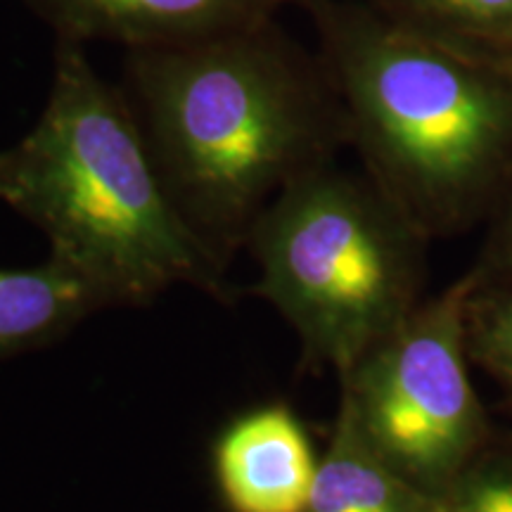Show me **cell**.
<instances>
[{
  "instance_id": "obj_8",
  "label": "cell",
  "mask_w": 512,
  "mask_h": 512,
  "mask_svg": "<svg viewBox=\"0 0 512 512\" xmlns=\"http://www.w3.org/2000/svg\"><path fill=\"white\" fill-rule=\"evenodd\" d=\"M304 512H446V503L394 470L339 399Z\"/></svg>"
},
{
  "instance_id": "obj_13",
  "label": "cell",
  "mask_w": 512,
  "mask_h": 512,
  "mask_svg": "<svg viewBox=\"0 0 512 512\" xmlns=\"http://www.w3.org/2000/svg\"><path fill=\"white\" fill-rule=\"evenodd\" d=\"M467 273L477 287H512V188L491 214L479 259Z\"/></svg>"
},
{
  "instance_id": "obj_6",
  "label": "cell",
  "mask_w": 512,
  "mask_h": 512,
  "mask_svg": "<svg viewBox=\"0 0 512 512\" xmlns=\"http://www.w3.org/2000/svg\"><path fill=\"white\" fill-rule=\"evenodd\" d=\"M57 41L178 46L278 19L297 0H22Z\"/></svg>"
},
{
  "instance_id": "obj_11",
  "label": "cell",
  "mask_w": 512,
  "mask_h": 512,
  "mask_svg": "<svg viewBox=\"0 0 512 512\" xmlns=\"http://www.w3.org/2000/svg\"><path fill=\"white\" fill-rule=\"evenodd\" d=\"M472 366L512 392V287H477L467 306Z\"/></svg>"
},
{
  "instance_id": "obj_4",
  "label": "cell",
  "mask_w": 512,
  "mask_h": 512,
  "mask_svg": "<svg viewBox=\"0 0 512 512\" xmlns=\"http://www.w3.org/2000/svg\"><path fill=\"white\" fill-rule=\"evenodd\" d=\"M427 242L366 171L330 162L275 195L247 249L306 366L342 377L425 302Z\"/></svg>"
},
{
  "instance_id": "obj_15",
  "label": "cell",
  "mask_w": 512,
  "mask_h": 512,
  "mask_svg": "<svg viewBox=\"0 0 512 512\" xmlns=\"http://www.w3.org/2000/svg\"><path fill=\"white\" fill-rule=\"evenodd\" d=\"M508 403H510V413H512V392H510V401Z\"/></svg>"
},
{
  "instance_id": "obj_3",
  "label": "cell",
  "mask_w": 512,
  "mask_h": 512,
  "mask_svg": "<svg viewBox=\"0 0 512 512\" xmlns=\"http://www.w3.org/2000/svg\"><path fill=\"white\" fill-rule=\"evenodd\" d=\"M0 200L41 230L50 261L100 309L145 306L176 285L228 302L233 287L166 195L124 91L55 41L34 128L3 152Z\"/></svg>"
},
{
  "instance_id": "obj_12",
  "label": "cell",
  "mask_w": 512,
  "mask_h": 512,
  "mask_svg": "<svg viewBox=\"0 0 512 512\" xmlns=\"http://www.w3.org/2000/svg\"><path fill=\"white\" fill-rule=\"evenodd\" d=\"M446 512H512V448L491 444L444 496Z\"/></svg>"
},
{
  "instance_id": "obj_14",
  "label": "cell",
  "mask_w": 512,
  "mask_h": 512,
  "mask_svg": "<svg viewBox=\"0 0 512 512\" xmlns=\"http://www.w3.org/2000/svg\"><path fill=\"white\" fill-rule=\"evenodd\" d=\"M3 166H5V155L0 152V181H3Z\"/></svg>"
},
{
  "instance_id": "obj_10",
  "label": "cell",
  "mask_w": 512,
  "mask_h": 512,
  "mask_svg": "<svg viewBox=\"0 0 512 512\" xmlns=\"http://www.w3.org/2000/svg\"><path fill=\"white\" fill-rule=\"evenodd\" d=\"M363 3L441 46L510 64L512 0H363Z\"/></svg>"
},
{
  "instance_id": "obj_2",
  "label": "cell",
  "mask_w": 512,
  "mask_h": 512,
  "mask_svg": "<svg viewBox=\"0 0 512 512\" xmlns=\"http://www.w3.org/2000/svg\"><path fill=\"white\" fill-rule=\"evenodd\" d=\"M349 143L427 240L491 219L512 188V64L460 53L363 0H297Z\"/></svg>"
},
{
  "instance_id": "obj_5",
  "label": "cell",
  "mask_w": 512,
  "mask_h": 512,
  "mask_svg": "<svg viewBox=\"0 0 512 512\" xmlns=\"http://www.w3.org/2000/svg\"><path fill=\"white\" fill-rule=\"evenodd\" d=\"M475 290V278L460 275L339 377V399L375 451L441 501L494 444L467 351V306Z\"/></svg>"
},
{
  "instance_id": "obj_7",
  "label": "cell",
  "mask_w": 512,
  "mask_h": 512,
  "mask_svg": "<svg viewBox=\"0 0 512 512\" xmlns=\"http://www.w3.org/2000/svg\"><path fill=\"white\" fill-rule=\"evenodd\" d=\"M318 463L304 422L285 403L240 415L214 448L216 477L235 512H304Z\"/></svg>"
},
{
  "instance_id": "obj_1",
  "label": "cell",
  "mask_w": 512,
  "mask_h": 512,
  "mask_svg": "<svg viewBox=\"0 0 512 512\" xmlns=\"http://www.w3.org/2000/svg\"><path fill=\"white\" fill-rule=\"evenodd\" d=\"M124 95L166 195L226 271L275 195L349 143L323 62L278 19L126 50Z\"/></svg>"
},
{
  "instance_id": "obj_9",
  "label": "cell",
  "mask_w": 512,
  "mask_h": 512,
  "mask_svg": "<svg viewBox=\"0 0 512 512\" xmlns=\"http://www.w3.org/2000/svg\"><path fill=\"white\" fill-rule=\"evenodd\" d=\"M93 311L86 287L55 261L0 268V358L53 344Z\"/></svg>"
},
{
  "instance_id": "obj_16",
  "label": "cell",
  "mask_w": 512,
  "mask_h": 512,
  "mask_svg": "<svg viewBox=\"0 0 512 512\" xmlns=\"http://www.w3.org/2000/svg\"><path fill=\"white\" fill-rule=\"evenodd\" d=\"M510 64H512V57H510Z\"/></svg>"
}]
</instances>
